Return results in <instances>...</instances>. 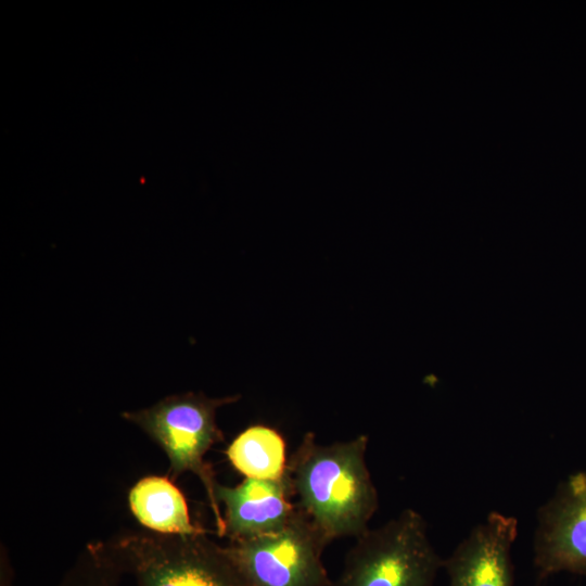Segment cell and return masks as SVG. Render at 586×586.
Returning a JSON list of instances; mask_svg holds the SVG:
<instances>
[{"mask_svg": "<svg viewBox=\"0 0 586 586\" xmlns=\"http://www.w3.org/2000/svg\"><path fill=\"white\" fill-rule=\"evenodd\" d=\"M368 436L329 445L307 432L288 460L284 479L295 507L327 545L369 528L379 494L366 462Z\"/></svg>", "mask_w": 586, "mask_h": 586, "instance_id": "cell-1", "label": "cell"}, {"mask_svg": "<svg viewBox=\"0 0 586 586\" xmlns=\"http://www.w3.org/2000/svg\"><path fill=\"white\" fill-rule=\"evenodd\" d=\"M239 399L240 395L212 398L203 393L188 392L164 397L148 408L122 413V418L140 428L165 453L169 462L167 476L174 481L190 472L200 480L219 537H226V526L216 498L218 482L205 456L215 444L224 441V433L216 422L217 409Z\"/></svg>", "mask_w": 586, "mask_h": 586, "instance_id": "cell-2", "label": "cell"}, {"mask_svg": "<svg viewBox=\"0 0 586 586\" xmlns=\"http://www.w3.org/2000/svg\"><path fill=\"white\" fill-rule=\"evenodd\" d=\"M106 545L123 574L136 586H253L227 547L206 533H126Z\"/></svg>", "mask_w": 586, "mask_h": 586, "instance_id": "cell-3", "label": "cell"}, {"mask_svg": "<svg viewBox=\"0 0 586 586\" xmlns=\"http://www.w3.org/2000/svg\"><path fill=\"white\" fill-rule=\"evenodd\" d=\"M443 561L425 519L406 508L355 538L331 586H435Z\"/></svg>", "mask_w": 586, "mask_h": 586, "instance_id": "cell-4", "label": "cell"}, {"mask_svg": "<svg viewBox=\"0 0 586 586\" xmlns=\"http://www.w3.org/2000/svg\"><path fill=\"white\" fill-rule=\"evenodd\" d=\"M327 546L309 519L296 507L281 528L229 540L226 545L253 586H331L332 579L322 561Z\"/></svg>", "mask_w": 586, "mask_h": 586, "instance_id": "cell-5", "label": "cell"}, {"mask_svg": "<svg viewBox=\"0 0 586 586\" xmlns=\"http://www.w3.org/2000/svg\"><path fill=\"white\" fill-rule=\"evenodd\" d=\"M533 565L539 583L559 573L586 577V470L561 480L538 507Z\"/></svg>", "mask_w": 586, "mask_h": 586, "instance_id": "cell-6", "label": "cell"}, {"mask_svg": "<svg viewBox=\"0 0 586 586\" xmlns=\"http://www.w3.org/2000/svg\"><path fill=\"white\" fill-rule=\"evenodd\" d=\"M518 520L489 512L444 558L446 586H514L512 547Z\"/></svg>", "mask_w": 586, "mask_h": 586, "instance_id": "cell-7", "label": "cell"}, {"mask_svg": "<svg viewBox=\"0 0 586 586\" xmlns=\"http://www.w3.org/2000/svg\"><path fill=\"white\" fill-rule=\"evenodd\" d=\"M216 498L224 505L226 537L250 538L284 526L295 512L285 479L245 477L235 486L216 485Z\"/></svg>", "mask_w": 586, "mask_h": 586, "instance_id": "cell-8", "label": "cell"}, {"mask_svg": "<svg viewBox=\"0 0 586 586\" xmlns=\"http://www.w3.org/2000/svg\"><path fill=\"white\" fill-rule=\"evenodd\" d=\"M128 505L137 521L163 535H193L207 530L193 523L182 492L169 476L148 475L133 484Z\"/></svg>", "mask_w": 586, "mask_h": 586, "instance_id": "cell-9", "label": "cell"}, {"mask_svg": "<svg viewBox=\"0 0 586 586\" xmlns=\"http://www.w3.org/2000/svg\"><path fill=\"white\" fill-rule=\"evenodd\" d=\"M226 455L232 467L245 477L282 480L286 472L285 442L275 429L254 424L240 432Z\"/></svg>", "mask_w": 586, "mask_h": 586, "instance_id": "cell-10", "label": "cell"}, {"mask_svg": "<svg viewBox=\"0 0 586 586\" xmlns=\"http://www.w3.org/2000/svg\"><path fill=\"white\" fill-rule=\"evenodd\" d=\"M124 574L106 542L88 544L56 586H120Z\"/></svg>", "mask_w": 586, "mask_h": 586, "instance_id": "cell-11", "label": "cell"}]
</instances>
